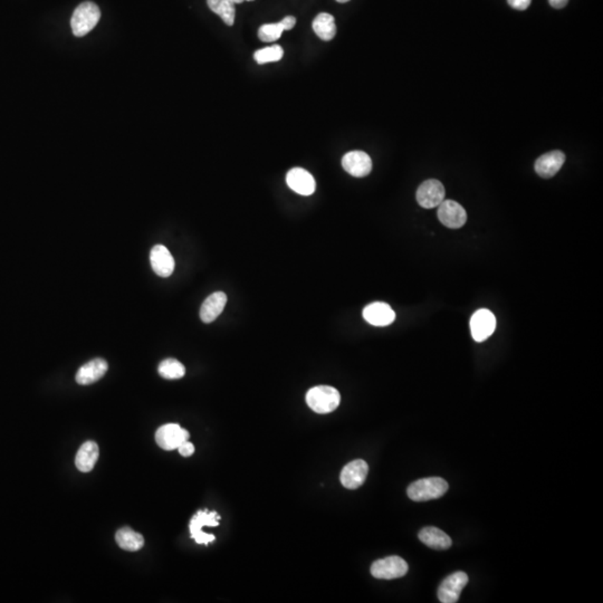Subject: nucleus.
Instances as JSON below:
<instances>
[{"label": "nucleus", "mask_w": 603, "mask_h": 603, "mask_svg": "<svg viewBox=\"0 0 603 603\" xmlns=\"http://www.w3.org/2000/svg\"><path fill=\"white\" fill-rule=\"evenodd\" d=\"M340 392L330 386H317L306 394L308 407L317 413H330L340 406Z\"/></svg>", "instance_id": "obj_1"}, {"label": "nucleus", "mask_w": 603, "mask_h": 603, "mask_svg": "<svg viewBox=\"0 0 603 603\" xmlns=\"http://www.w3.org/2000/svg\"><path fill=\"white\" fill-rule=\"evenodd\" d=\"M101 18V11L97 4L85 1L78 5L71 19L72 32L76 37H83L97 26Z\"/></svg>", "instance_id": "obj_2"}, {"label": "nucleus", "mask_w": 603, "mask_h": 603, "mask_svg": "<svg viewBox=\"0 0 603 603\" xmlns=\"http://www.w3.org/2000/svg\"><path fill=\"white\" fill-rule=\"evenodd\" d=\"M448 491V482L440 477H429L415 480L408 487V496L411 501H427L440 499Z\"/></svg>", "instance_id": "obj_3"}, {"label": "nucleus", "mask_w": 603, "mask_h": 603, "mask_svg": "<svg viewBox=\"0 0 603 603\" xmlns=\"http://www.w3.org/2000/svg\"><path fill=\"white\" fill-rule=\"evenodd\" d=\"M408 564L400 556H388L375 561L371 566V574L375 579L394 580L405 576L408 572Z\"/></svg>", "instance_id": "obj_4"}, {"label": "nucleus", "mask_w": 603, "mask_h": 603, "mask_svg": "<svg viewBox=\"0 0 603 603\" xmlns=\"http://www.w3.org/2000/svg\"><path fill=\"white\" fill-rule=\"evenodd\" d=\"M220 516L217 512H208L207 509L199 511L190 520V533L191 537L198 543V544H209L210 542H214V537L212 534H207L202 532L204 526H218L219 525Z\"/></svg>", "instance_id": "obj_5"}, {"label": "nucleus", "mask_w": 603, "mask_h": 603, "mask_svg": "<svg viewBox=\"0 0 603 603\" xmlns=\"http://www.w3.org/2000/svg\"><path fill=\"white\" fill-rule=\"evenodd\" d=\"M190 434L177 424H168L160 427L156 432V441L164 451L178 449L183 442L189 440Z\"/></svg>", "instance_id": "obj_6"}, {"label": "nucleus", "mask_w": 603, "mask_h": 603, "mask_svg": "<svg viewBox=\"0 0 603 603\" xmlns=\"http://www.w3.org/2000/svg\"><path fill=\"white\" fill-rule=\"evenodd\" d=\"M468 583V575L465 572H455L441 582L438 589V598L442 603H455Z\"/></svg>", "instance_id": "obj_7"}, {"label": "nucleus", "mask_w": 603, "mask_h": 603, "mask_svg": "<svg viewBox=\"0 0 603 603\" xmlns=\"http://www.w3.org/2000/svg\"><path fill=\"white\" fill-rule=\"evenodd\" d=\"M445 187L438 180L430 179L419 185L417 201L422 208L432 209L445 200Z\"/></svg>", "instance_id": "obj_8"}, {"label": "nucleus", "mask_w": 603, "mask_h": 603, "mask_svg": "<svg viewBox=\"0 0 603 603\" xmlns=\"http://www.w3.org/2000/svg\"><path fill=\"white\" fill-rule=\"evenodd\" d=\"M438 219L442 225L451 229H458L467 221L466 210L453 200H444L438 206Z\"/></svg>", "instance_id": "obj_9"}, {"label": "nucleus", "mask_w": 603, "mask_h": 603, "mask_svg": "<svg viewBox=\"0 0 603 603\" xmlns=\"http://www.w3.org/2000/svg\"><path fill=\"white\" fill-rule=\"evenodd\" d=\"M496 329V317L489 310L482 308L474 314L470 319V331L476 342L487 340Z\"/></svg>", "instance_id": "obj_10"}, {"label": "nucleus", "mask_w": 603, "mask_h": 603, "mask_svg": "<svg viewBox=\"0 0 603 603\" xmlns=\"http://www.w3.org/2000/svg\"><path fill=\"white\" fill-rule=\"evenodd\" d=\"M369 466L362 459L351 461L344 466L340 475V480L342 485L348 489H357L367 480Z\"/></svg>", "instance_id": "obj_11"}, {"label": "nucleus", "mask_w": 603, "mask_h": 603, "mask_svg": "<svg viewBox=\"0 0 603 603\" xmlns=\"http://www.w3.org/2000/svg\"><path fill=\"white\" fill-rule=\"evenodd\" d=\"M343 169L353 177H367L372 170V160L363 151H351L342 159Z\"/></svg>", "instance_id": "obj_12"}, {"label": "nucleus", "mask_w": 603, "mask_h": 603, "mask_svg": "<svg viewBox=\"0 0 603 603\" xmlns=\"http://www.w3.org/2000/svg\"><path fill=\"white\" fill-rule=\"evenodd\" d=\"M286 183L293 191L302 196H311L317 188L313 176L303 168H293L287 172Z\"/></svg>", "instance_id": "obj_13"}, {"label": "nucleus", "mask_w": 603, "mask_h": 603, "mask_svg": "<svg viewBox=\"0 0 603 603\" xmlns=\"http://www.w3.org/2000/svg\"><path fill=\"white\" fill-rule=\"evenodd\" d=\"M363 317L373 327H388L396 319V313L391 306L384 302H374L365 306Z\"/></svg>", "instance_id": "obj_14"}, {"label": "nucleus", "mask_w": 603, "mask_h": 603, "mask_svg": "<svg viewBox=\"0 0 603 603\" xmlns=\"http://www.w3.org/2000/svg\"><path fill=\"white\" fill-rule=\"evenodd\" d=\"M151 266L154 273L160 277H169L174 271L173 257L164 245H156L150 252Z\"/></svg>", "instance_id": "obj_15"}, {"label": "nucleus", "mask_w": 603, "mask_h": 603, "mask_svg": "<svg viewBox=\"0 0 603 603\" xmlns=\"http://www.w3.org/2000/svg\"><path fill=\"white\" fill-rule=\"evenodd\" d=\"M566 162V154L560 150L551 151L540 157L535 162V171L542 178H552Z\"/></svg>", "instance_id": "obj_16"}, {"label": "nucleus", "mask_w": 603, "mask_h": 603, "mask_svg": "<svg viewBox=\"0 0 603 603\" xmlns=\"http://www.w3.org/2000/svg\"><path fill=\"white\" fill-rule=\"evenodd\" d=\"M109 365L105 360L97 358L91 360L80 367L75 375V380L80 386H89L102 379L106 373Z\"/></svg>", "instance_id": "obj_17"}, {"label": "nucleus", "mask_w": 603, "mask_h": 603, "mask_svg": "<svg viewBox=\"0 0 603 603\" xmlns=\"http://www.w3.org/2000/svg\"><path fill=\"white\" fill-rule=\"evenodd\" d=\"M227 303V295L224 292H214L205 300L200 307V319L204 323H212L223 313Z\"/></svg>", "instance_id": "obj_18"}, {"label": "nucleus", "mask_w": 603, "mask_h": 603, "mask_svg": "<svg viewBox=\"0 0 603 603\" xmlns=\"http://www.w3.org/2000/svg\"><path fill=\"white\" fill-rule=\"evenodd\" d=\"M99 451L97 442H84L80 446V451L76 453L75 465L78 470L82 473H90L97 464L99 459Z\"/></svg>", "instance_id": "obj_19"}, {"label": "nucleus", "mask_w": 603, "mask_h": 603, "mask_svg": "<svg viewBox=\"0 0 603 603\" xmlns=\"http://www.w3.org/2000/svg\"><path fill=\"white\" fill-rule=\"evenodd\" d=\"M419 540L428 547L434 549H447L451 547L453 542L451 537L439 528L428 526L419 532Z\"/></svg>", "instance_id": "obj_20"}, {"label": "nucleus", "mask_w": 603, "mask_h": 603, "mask_svg": "<svg viewBox=\"0 0 603 603\" xmlns=\"http://www.w3.org/2000/svg\"><path fill=\"white\" fill-rule=\"evenodd\" d=\"M116 541L118 547L124 551L137 552L145 545V539L141 534L134 532L132 528H122L116 532Z\"/></svg>", "instance_id": "obj_21"}, {"label": "nucleus", "mask_w": 603, "mask_h": 603, "mask_svg": "<svg viewBox=\"0 0 603 603\" xmlns=\"http://www.w3.org/2000/svg\"><path fill=\"white\" fill-rule=\"evenodd\" d=\"M313 30L322 40L329 42L334 38L336 34V25L334 17L331 13H321L314 18Z\"/></svg>", "instance_id": "obj_22"}, {"label": "nucleus", "mask_w": 603, "mask_h": 603, "mask_svg": "<svg viewBox=\"0 0 603 603\" xmlns=\"http://www.w3.org/2000/svg\"><path fill=\"white\" fill-rule=\"evenodd\" d=\"M210 11L217 13L228 26H233L236 16V8L233 0H207Z\"/></svg>", "instance_id": "obj_23"}, {"label": "nucleus", "mask_w": 603, "mask_h": 603, "mask_svg": "<svg viewBox=\"0 0 603 603\" xmlns=\"http://www.w3.org/2000/svg\"><path fill=\"white\" fill-rule=\"evenodd\" d=\"M159 374L166 380H178L185 374V365L176 359H166L158 367Z\"/></svg>", "instance_id": "obj_24"}, {"label": "nucleus", "mask_w": 603, "mask_h": 603, "mask_svg": "<svg viewBox=\"0 0 603 603\" xmlns=\"http://www.w3.org/2000/svg\"><path fill=\"white\" fill-rule=\"evenodd\" d=\"M284 55V51L279 45L265 47L255 51L254 59L258 64H266V63L279 62Z\"/></svg>", "instance_id": "obj_25"}, {"label": "nucleus", "mask_w": 603, "mask_h": 603, "mask_svg": "<svg viewBox=\"0 0 603 603\" xmlns=\"http://www.w3.org/2000/svg\"><path fill=\"white\" fill-rule=\"evenodd\" d=\"M284 32V28L281 26V22L276 24H265L260 26L258 30V37L262 42H275L281 37V34Z\"/></svg>", "instance_id": "obj_26"}, {"label": "nucleus", "mask_w": 603, "mask_h": 603, "mask_svg": "<svg viewBox=\"0 0 603 603\" xmlns=\"http://www.w3.org/2000/svg\"><path fill=\"white\" fill-rule=\"evenodd\" d=\"M532 0H507L508 5L512 8L518 9V11H525L531 5Z\"/></svg>", "instance_id": "obj_27"}, {"label": "nucleus", "mask_w": 603, "mask_h": 603, "mask_svg": "<svg viewBox=\"0 0 603 603\" xmlns=\"http://www.w3.org/2000/svg\"><path fill=\"white\" fill-rule=\"evenodd\" d=\"M178 451H179L180 455H183V457H189L195 453V446L189 440H187L178 447Z\"/></svg>", "instance_id": "obj_28"}, {"label": "nucleus", "mask_w": 603, "mask_h": 603, "mask_svg": "<svg viewBox=\"0 0 603 603\" xmlns=\"http://www.w3.org/2000/svg\"><path fill=\"white\" fill-rule=\"evenodd\" d=\"M281 24L284 30H292L293 27L296 24V18L294 16L285 17L284 19H281Z\"/></svg>", "instance_id": "obj_29"}, {"label": "nucleus", "mask_w": 603, "mask_h": 603, "mask_svg": "<svg viewBox=\"0 0 603 603\" xmlns=\"http://www.w3.org/2000/svg\"><path fill=\"white\" fill-rule=\"evenodd\" d=\"M549 3L553 8L561 9L568 5V0H549Z\"/></svg>", "instance_id": "obj_30"}, {"label": "nucleus", "mask_w": 603, "mask_h": 603, "mask_svg": "<svg viewBox=\"0 0 603 603\" xmlns=\"http://www.w3.org/2000/svg\"><path fill=\"white\" fill-rule=\"evenodd\" d=\"M243 1H252V0H233V3L236 5V4H241Z\"/></svg>", "instance_id": "obj_31"}, {"label": "nucleus", "mask_w": 603, "mask_h": 603, "mask_svg": "<svg viewBox=\"0 0 603 603\" xmlns=\"http://www.w3.org/2000/svg\"><path fill=\"white\" fill-rule=\"evenodd\" d=\"M336 1L340 4H346L348 3V1H350V0H336Z\"/></svg>", "instance_id": "obj_32"}]
</instances>
